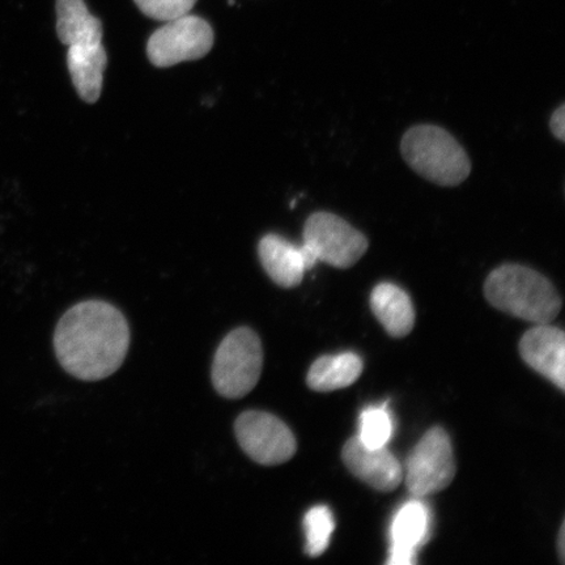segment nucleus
<instances>
[{
	"label": "nucleus",
	"mask_w": 565,
	"mask_h": 565,
	"mask_svg": "<svg viewBox=\"0 0 565 565\" xmlns=\"http://www.w3.org/2000/svg\"><path fill=\"white\" fill-rule=\"evenodd\" d=\"M371 309L393 338L412 333L415 324V309L409 295L393 282H380L371 294Z\"/></svg>",
	"instance_id": "14"
},
{
	"label": "nucleus",
	"mask_w": 565,
	"mask_h": 565,
	"mask_svg": "<svg viewBox=\"0 0 565 565\" xmlns=\"http://www.w3.org/2000/svg\"><path fill=\"white\" fill-rule=\"evenodd\" d=\"M484 295L493 308L535 324L553 322L562 309L553 282L521 265L494 268L486 279Z\"/></svg>",
	"instance_id": "2"
},
{
	"label": "nucleus",
	"mask_w": 565,
	"mask_h": 565,
	"mask_svg": "<svg viewBox=\"0 0 565 565\" xmlns=\"http://www.w3.org/2000/svg\"><path fill=\"white\" fill-rule=\"evenodd\" d=\"M342 458L352 475L374 490L392 492L404 480V469L391 450L365 447L358 436L345 443Z\"/></svg>",
	"instance_id": "9"
},
{
	"label": "nucleus",
	"mask_w": 565,
	"mask_h": 565,
	"mask_svg": "<svg viewBox=\"0 0 565 565\" xmlns=\"http://www.w3.org/2000/svg\"><path fill=\"white\" fill-rule=\"evenodd\" d=\"M263 365L258 335L247 328L237 329L218 345L212 364V384L225 398H243L258 384Z\"/></svg>",
	"instance_id": "4"
},
{
	"label": "nucleus",
	"mask_w": 565,
	"mask_h": 565,
	"mask_svg": "<svg viewBox=\"0 0 565 565\" xmlns=\"http://www.w3.org/2000/svg\"><path fill=\"white\" fill-rule=\"evenodd\" d=\"M457 466L450 437L441 427L427 430L408 456L404 478L408 492L424 499L454 482Z\"/></svg>",
	"instance_id": "5"
},
{
	"label": "nucleus",
	"mask_w": 565,
	"mask_h": 565,
	"mask_svg": "<svg viewBox=\"0 0 565 565\" xmlns=\"http://www.w3.org/2000/svg\"><path fill=\"white\" fill-rule=\"evenodd\" d=\"M106 62L108 56L102 42L68 46L67 67L71 79L77 94L88 104H95L102 96Z\"/></svg>",
	"instance_id": "13"
},
{
	"label": "nucleus",
	"mask_w": 565,
	"mask_h": 565,
	"mask_svg": "<svg viewBox=\"0 0 565 565\" xmlns=\"http://www.w3.org/2000/svg\"><path fill=\"white\" fill-rule=\"evenodd\" d=\"M393 435V419L387 405L366 407L360 415L359 440L369 448H385Z\"/></svg>",
	"instance_id": "18"
},
{
	"label": "nucleus",
	"mask_w": 565,
	"mask_h": 565,
	"mask_svg": "<svg viewBox=\"0 0 565 565\" xmlns=\"http://www.w3.org/2000/svg\"><path fill=\"white\" fill-rule=\"evenodd\" d=\"M56 34L63 45L97 44L102 21L90 15L84 0H56Z\"/></svg>",
	"instance_id": "16"
},
{
	"label": "nucleus",
	"mask_w": 565,
	"mask_h": 565,
	"mask_svg": "<svg viewBox=\"0 0 565 565\" xmlns=\"http://www.w3.org/2000/svg\"><path fill=\"white\" fill-rule=\"evenodd\" d=\"M302 245L317 263L337 268H350L369 250V238L341 216L331 212H315L302 232Z\"/></svg>",
	"instance_id": "6"
},
{
	"label": "nucleus",
	"mask_w": 565,
	"mask_h": 565,
	"mask_svg": "<svg viewBox=\"0 0 565 565\" xmlns=\"http://www.w3.org/2000/svg\"><path fill=\"white\" fill-rule=\"evenodd\" d=\"M362 358L353 352L338 353L317 359L310 366L307 384L312 391L329 393L355 384L362 376Z\"/></svg>",
	"instance_id": "15"
},
{
	"label": "nucleus",
	"mask_w": 565,
	"mask_h": 565,
	"mask_svg": "<svg viewBox=\"0 0 565 565\" xmlns=\"http://www.w3.org/2000/svg\"><path fill=\"white\" fill-rule=\"evenodd\" d=\"M430 512L427 504L414 498L395 513L391 526V557L387 564L412 565L416 551L429 540Z\"/></svg>",
	"instance_id": "12"
},
{
	"label": "nucleus",
	"mask_w": 565,
	"mask_h": 565,
	"mask_svg": "<svg viewBox=\"0 0 565 565\" xmlns=\"http://www.w3.org/2000/svg\"><path fill=\"white\" fill-rule=\"evenodd\" d=\"M130 345L126 318L108 302L77 303L56 324L54 350L71 376L100 381L125 362Z\"/></svg>",
	"instance_id": "1"
},
{
	"label": "nucleus",
	"mask_w": 565,
	"mask_h": 565,
	"mask_svg": "<svg viewBox=\"0 0 565 565\" xmlns=\"http://www.w3.org/2000/svg\"><path fill=\"white\" fill-rule=\"evenodd\" d=\"M401 152L413 171L439 186L461 185L471 172L469 154L439 126L412 127L402 138Z\"/></svg>",
	"instance_id": "3"
},
{
	"label": "nucleus",
	"mask_w": 565,
	"mask_h": 565,
	"mask_svg": "<svg viewBox=\"0 0 565 565\" xmlns=\"http://www.w3.org/2000/svg\"><path fill=\"white\" fill-rule=\"evenodd\" d=\"M522 360L562 392L565 391V334L550 323L536 324L521 338Z\"/></svg>",
	"instance_id": "10"
},
{
	"label": "nucleus",
	"mask_w": 565,
	"mask_h": 565,
	"mask_svg": "<svg viewBox=\"0 0 565 565\" xmlns=\"http://www.w3.org/2000/svg\"><path fill=\"white\" fill-rule=\"evenodd\" d=\"M214 45V32L206 20L193 15L167 21L147 44V54L153 66L172 67L181 62L195 61L207 55Z\"/></svg>",
	"instance_id": "7"
},
{
	"label": "nucleus",
	"mask_w": 565,
	"mask_h": 565,
	"mask_svg": "<svg viewBox=\"0 0 565 565\" xmlns=\"http://www.w3.org/2000/svg\"><path fill=\"white\" fill-rule=\"evenodd\" d=\"M550 130L561 141L565 140V105H561L550 119Z\"/></svg>",
	"instance_id": "20"
},
{
	"label": "nucleus",
	"mask_w": 565,
	"mask_h": 565,
	"mask_svg": "<svg viewBox=\"0 0 565 565\" xmlns=\"http://www.w3.org/2000/svg\"><path fill=\"white\" fill-rule=\"evenodd\" d=\"M146 17L158 21H171L188 15L196 0H134Z\"/></svg>",
	"instance_id": "19"
},
{
	"label": "nucleus",
	"mask_w": 565,
	"mask_h": 565,
	"mask_svg": "<svg viewBox=\"0 0 565 565\" xmlns=\"http://www.w3.org/2000/svg\"><path fill=\"white\" fill-rule=\"evenodd\" d=\"M557 550H559V557L561 562L564 563V555H565V526L564 524L561 527L559 532V539H557Z\"/></svg>",
	"instance_id": "21"
},
{
	"label": "nucleus",
	"mask_w": 565,
	"mask_h": 565,
	"mask_svg": "<svg viewBox=\"0 0 565 565\" xmlns=\"http://www.w3.org/2000/svg\"><path fill=\"white\" fill-rule=\"evenodd\" d=\"M306 527V553L310 557H318L328 550L331 535L334 533L335 521L333 512L327 505H317L309 510L303 518Z\"/></svg>",
	"instance_id": "17"
},
{
	"label": "nucleus",
	"mask_w": 565,
	"mask_h": 565,
	"mask_svg": "<svg viewBox=\"0 0 565 565\" xmlns=\"http://www.w3.org/2000/svg\"><path fill=\"white\" fill-rule=\"evenodd\" d=\"M235 433L239 447L259 465L286 463L298 449L292 430L268 413L246 412L239 415Z\"/></svg>",
	"instance_id": "8"
},
{
	"label": "nucleus",
	"mask_w": 565,
	"mask_h": 565,
	"mask_svg": "<svg viewBox=\"0 0 565 565\" xmlns=\"http://www.w3.org/2000/svg\"><path fill=\"white\" fill-rule=\"evenodd\" d=\"M258 254L268 277L282 288L298 287L303 275L318 264L306 246L275 233L260 239Z\"/></svg>",
	"instance_id": "11"
}]
</instances>
